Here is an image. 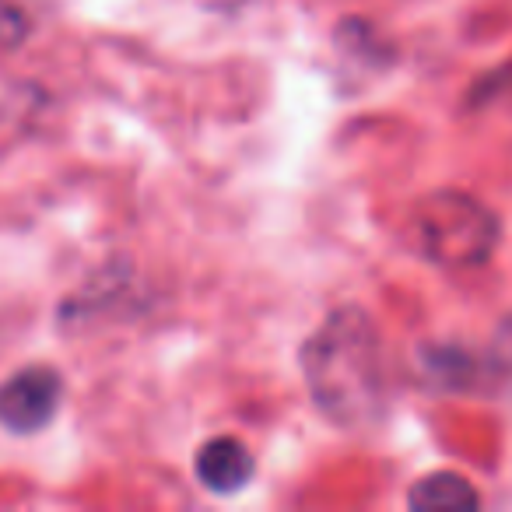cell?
<instances>
[{
  "instance_id": "1",
  "label": "cell",
  "mask_w": 512,
  "mask_h": 512,
  "mask_svg": "<svg viewBox=\"0 0 512 512\" xmlns=\"http://www.w3.org/2000/svg\"><path fill=\"white\" fill-rule=\"evenodd\" d=\"M302 379L323 418L341 428H365L386 407L383 341L372 316L358 306L330 309L302 344Z\"/></svg>"
},
{
  "instance_id": "2",
  "label": "cell",
  "mask_w": 512,
  "mask_h": 512,
  "mask_svg": "<svg viewBox=\"0 0 512 512\" xmlns=\"http://www.w3.org/2000/svg\"><path fill=\"white\" fill-rule=\"evenodd\" d=\"M411 242L428 264L439 267H481L488 264L502 239L498 214L484 200L460 190L428 193L407 218Z\"/></svg>"
},
{
  "instance_id": "3",
  "label": "cell",
  "mask_w": 512,
  "mask_h": 512,
  "mask_svg": "<svg viewBox=\"0 0 512 512\" xmlns=\"http://www.w3.org/2000/svg\"><path fill=\"white\" fill-rule=\"evenodd\" d=\"M60 372L50 365H29L0 383V425L15 435H36L57 418Z\"/></svg>"
},
{
  "instance_id": "4",
  "label": "cell",
  "mask_w": 512,
  "mask_h": 512,
  "mask_svg": "<svg viewBox=\"0 0 512 512\" xmlns=\"http://www.w3.org/2000/svg\"><path fill=\"white\" fill-rule=\"evenodd\" d=\"M193 470H197V481L207 491H214V495H235L253 477V453L235 435H218V439L204 442L197 449Z\"/></svg>"
},
{
  "instance_id": "5",
  "label": "cell",
  "mask_w": 512,
  "mask_h": 512,
  "mask_svg": "<svg viewBox=\"0 0 512 512\" xmlns=\"http://www.w3.org/2000/svg\"><path fill=\"white\" fill-rule=\"evenodd\" d=\"M407 502L418 512H467L481 505V495L463 474L435 470V474H425L421 481H414Z\"/></svg>"
},
{
  "instance_id": "6",
  "label": "cell",
  "mask_w": 512,
  "mask_h": 512,
  "mask_svg": "<svg viewBox=\"0 0 512 512\" xmlns=\"http://www.w3.org/2000/svg\"><path fill=\"white\" fill-rule=\"evenodd\" d=\"M32 36V11L25 0H0V50H15Z\"/></svg>"
}]
</instances>
